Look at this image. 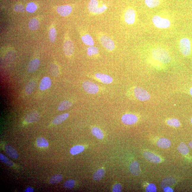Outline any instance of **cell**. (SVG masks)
Here are the masks:
<instances>
[{
  "instance_id": "obj_42",
  "label": "cell",
  "mask_w": 192,
  "mask_h": 192,
  "mask_svg": "<svg viewBox=\"0 0 192 192\" xmlns=\"http://www.w3.org/2000/svg\"><path fill=\"white\" fill-rule=\"evenodd\" d=\"M14 10L17 12H23L24 11V7L21 4H17L14 7Z\"/></svg>"
},
{
  "instance_id": "obj_21",
  "label": "cell",
  "mask_w": 192,
  "mask_h": 192,
  "mask_svg": "<svg viewBox=\"0 0 192 192\" xmlns=\"http://www.w3.org/2000/svg\"><path fill=\"white\" fill-rule=\"evenodd\" d=\"M69 116L68 113H65L62 114L57 116L53 119L52 123L53 124H58L65 120Z\"/></svg>"
},
{
  "instance_id": "obj_40",
  "label": "cell",
  "mask_w": 192,
  "mask_h": 192,
  "mask_svg": "<svg viewBox=\"0 0 192 192\" xmlns=\"http://www.w3.org/2000/svg\"><path fill=\"white\" fill-rule=\"evenodd\" d=\"M145 190L147 192H156V188L155 185L152 183L149 184L146 188Z\"/></svg>"
},
{
  "instance_id": "obj_25",
  "label": "cell",
  "mask_w": 192,
  "mask_h": 192,
  "mask_svg": "<svg viewBox=\"0 0 192 192\" xmlns=\"http://www.w3.org/2000/svg\"><path fill=\"white\" fill-rule=\"evenodd\" d=\"M28 27L31 30H36L38 29L39 27V22L38 20L33 18L30 20L28 24Z\"/></svg>"
},
{
  "instance_id": "obj_26",
  "label": "cell",
  "mask_w": 192,
  "mask_h": 192,
  "mask_svg": "<svg viewBox=\"0 0 192 192\" xmlns=\"http://www.w3.org/2000/svg\"><path fill=\"white\" fill-rule=\"evenodd\" d=\"M81 40L85 44L90 46H93L94 42L93 39L90 35L86 34L81 37Z\"/></svg>"
},
{
  "instance_id": "obj_34",
  "label": "cell",
  "mask_w": 192,
  "mask_h": 192,
  "mask_svg": "<svg viewBox=\"0 0 192 192\" xmlns=\"http://www.w3.org/2000/svg\"><path fill=\"white\" fill-rule=\"evenodd\" d=\"M56 30L54 28H52L50 29L49 32V36L50 41L51 42H54L56 38Z\"/></svg>"
},
{
  "instance_id": "obj_46",
  "label": "cell",
  "mask_w": 192,
  "mask_h": 192,
  "mask_svg": "<svg viewBox=\"0 0 192 192\" xmlns=\"http://www.w3.org/2000/svg\"><path fill=\"white\" fill-rule=\"evenodd\" d=\"M190 94H191V95L192 96V87L191 89H190Z\"/></svg>"
},
{
  "instance_id": "obj_30",
  "label": "cell",
  "mask_w": 192,
  "mask_h": 192,
  "mask_svg": "<svg viewBox=\"0 0 192 192\" xmlns=\"http://www.w3.org/2000/svg\"><path fill=\"white\" fill-rule=\"evenodd\" d=\"M178 151L179 152L184 155H186L189 152V149L188 146L183 142H181L177 147Z\"/></svg>"
},
{
  "instance_id": "obj_1",
  "label": "cell",
  "mask_w": 192,
  "mask_h": 192,
  "mask_svg": "<svg viewBox=\"0 0 192 192\" xmlns=\"http://www.w3.org/2000/svg\"><path fill=\"white\" fill-rule=\"evenodd\" d=\"M152 56L155 59L163 63H168L171 60L168 51L163 48L158 47L152 51Z\"/></svg>"
},
{
  "instance_id": "obj_37",
  "label": "cell",
  "mask_w": 192,
  "mask_h": 192,
  "mask_svg": "<svg viewBox=\"0 0 192 192\" xmlns=\"http://www.w3.org/2000/svg\"><path fill=\"white\" fill-rule=\"evenodd\" d=\"M36 5L33 2L28 3L26 6V10L27 11L30 12H34L37 9Z\"/></svg>"
},
{
  "instance_id": "obj_14",
  "label": "cell",
  "mask_w": 192,
  "mask_h": 192,
  "mask_svg": "<svg viewBox=\"0 0 192 192\" xmlns=\"http://www.w3.org/2000/svg\"><path fill=\"white\" fill-rule=\"evenodd\" d=\"M64 53L67 56H70L73 53L74 51V44L70 40L66 41L63 44Z\"/></svg>"
},
{
  "instance_id": "obj_35",
  "label": "cell",
  "mask_w": 192,
  "mask_h": 192,
  "mask_svg": "<svg viewBox=\"0 0 192 192\" xmlns=\"http://www.w3.org/2000/svg\"><path fill=\"white\" fill-rule=\"evenodd\" d=\"M87 55L90 56L93 55L97 54L99 52L98 48L92 46L87 48Z\"/></svg>"
},
{
  "instance_id": "obj_15",
  "label": "cell",
  "mask_w": 192,
  "mask_h": 192,
  "mask_svg": "<svg viewBox=\"0 0 192 192\" xmlns=\"http://www.w3.org/2000/svg\"><path fill=\"white\" fill-rule=\"evenodd\" d=\"M40 64V61L38 59L36 58L31 60L28 65V71L30 73L34 72L38 69Z\"/></svg>"
},
{
  "instance_id": "obj_9",
  "label": "cell",
  "mask_w": 192,
  "mask_h": 192,
  "mask_svg": "<svg viewBox=\"0 0 192 192\" xmlns=\"http://www.w3.org/2000/svg\"><path fill=\"white\" fill-rule=\"evenodd\" d=\"M39 114L36 111H31L27 113L24 116L25 121L28 123L36 121L40 118Z\"/></svg>"
},
{
  "instance_id": "obj_41",
  "label": "cell",
  "mask_w": 192,
  "mask_h": 192,
  "mask_svg": "<svg viewBox=\"0 0 192 192\" xmlns=\"http://www.w3.org/2000/svg\"><path fill=\"white\" fill-rule=\"evenodd\" d=\"M122 187L121 184H116L113 187V192H120L122 191Z\"/></svg>"
},
{
  "instance_id": "obj_12",
  "label": "cell",
  "mask_w": 192,
  "mask_h": 192,
  "mask_svg": "<svg viewBox=\"0 0 192 192\" xmlns=\"http://www.w3.org/2000/svg\"><path fill=\"white\" fill-rule=\"evenodd\" d=\"M56 10L60 16H66L72 12V8L69 5H61L57 7Z\"/></svg>"
},
{
  "instance_id": "obj_16",
  "label": "cell",
  "mask_w": 192,
  "mask_h": 192,
  "mask_svg": "<svg viewBox=\"0 0 192 192\" xmlns=\"http://www.w3.org/2000/svg\"><path fill=\"white\" fill-rule=\"evenodd\" d=\"M130 172L133 175L138 176L140 173V168L137 161H134L129 166Z\"/></svg>"
},
{
  "instance_id": "obj_38",
  "label": "cell",
  "mask_w": 192,
  "mask_h": 192,
  "mask_svg": "<svg viewBox=\"0 0 192 192\" xmlns=\"http://www.w3.org/2000/svg\"><path fill=\"white\" fill-rule=\"evenodd\" d=\"M0 159L1 161L4 162L7 165L9 166H12L14 165V163L12 162L7 158L6 156L3 155L1 153L0 154Z\"/></svg>"
},
{
  "instance_id": "obj_7",
  "label": "cell",
  "mask_w": 192,
  "mask_h": 192,
  "mask_svg": "<svg viewBox=\"0 0 192 192\" xmlns=\"http://www.w3.org/2000/svg\"><path fill=\"white\" fill-rule=\"evenodd\" d=\"M100 40L103 46L108 50H113L114 49L115 44L113 40L107 36H101Z\"/></svg>"
},
{
  "instance_id": "obj_2",
  "label": "cell",
  "mask_w": 192,
  "mask_h": 192,
  "mask_svg": "<svg viewBox=\"0 0 192 192\" xmlns=\"http://www.w3.org/2000/svg\"><path fill=\"white\" fill-rule=\"evenodd\" d=\"M133 92L135 97L140 101H147L150 99V94L141 87H135L133 89Z\"/></svg>"
},
{
  "instance_id": "obj_27",
  "label": "cell",
  "mask_w": 192,
  "mask_h": 192,
  "mask_svg": "<svg viewBox=\"0 0 192 192\" xmlns=\"http://www.w3.org/2000/svg\"><path fill=\"white\" fill-rule=\"evenodd\" d=\"M49 72L51 75L53 76H57L59 74V69L58 66L55 64H51L49 68Z\"/></svg>"
},
{
  "instance_id": "obj_5",
  "label": "cell",
  "mask_w": 192,
  "mask_h": 192,
  "mask_svg": "<svg viewBox=\"0 0 192 192\" xmlns=\"http://www.w3.org/2000/svg\"><path fill=\"white\" fill-rule=\"evenodd\" d=\"M153 23L156 27L167 28L170 25V21L168 19L161 17L159 16H155L152 18Z\"/></svg>"
},
{
  "instance_id": "obj_3",
  "label": "cell",
  "mask_w": 192,
  "mask_h": 192,
  "mask_svg": "<svg viewBox=\"0 0 192 192\" xmlns=\"http://www.w3.org/2000/svg\"><path fill=\"white\" fill-rule=\"evenodd\" d=\"M181 52L185 56H188L191 52V43L189 39L183 38L181 39L179 45Z\"/></svg>"
},
{
  "instance_id": "obj_47",
  "label": "cell",
  "mask_w": 192,
  "mask_h": 192,
  "mask_svg": "<svg viewBox=\"0 0 192 192\" xmlns=\"http://www.w3.org/2000/svg\"><path fill=\"white\" fill-rule=\"evenodd\" d=\"M191 122L192 123V118L191 119Z\"/></svg>"
},
{
  "instance_id": "obj_32",
  "label": "cell",
  "mask_w": 192,
  "mask_h": 192,
  "mask_svg": "<svg viewBox=\"0 0 192 192\" xmlns=\"http://www.w3.org/2000/svg\"><path fill=\"white\" fill-rule=\"evenodd\" d=\"M36 143L37 146L39 147H46L49 145L47 140L42 137L37 139Z\"/></svg>"
},
{
  "instance_id": "obj_23",
  "label": "cell",
  "mask_w": 192,
  "mask_h": 192,
  "mask_svg": "<svg viewBox=\"0 0 192 192\" xmlns=\"http://www.w3.org/2000/svg\"><path fill=\"white\" fill-rule=\"evenodd\" d=\"M36 86V83L34 81H31L28 82L25 88V92L26 94H31L35 89Z\"/></svg>"
},
{
  "instance_id": "obj_8",
  "label": "cell",
  "mask_w": 192,
  "mask_h": 192,
  "mask_svg": "<svg viewBox=\"0 0 192 192\" xmlns=\"http://www.w3.org/2000/svg\"><path fill=\"white\" fill-rule=\"evenodd\" d=\"M138 118L136 115L131 113H126L122 116L121 120L123 123L126 124H132L136 123Z\"/></svg>"
},
{
  "instance_id": "obj_31",
  "label": "cell",
  "mask_w": 192,
  "mask_h": 192,
  "mask_svg": "<svg viewBox=\"0 0 192 192\" xmlns=\"http://www.w3.org/2000/svg\"><path fill=\"white\" fill-rule=\"evenodd\" d=\"M84 149V147L83 145H76L71 149L70 152L71 154L76 155L82 152Z\"/></svg>"
},
{
  "instance_id": "obj_13",
  "label": "cell",
  "mask_w": 192,
  "mask_h": 192,
  "mask_svg": "<svg viewBox=\"0 0 192 192\" xmlns=\"http://www.w3.org/2000/svg\"><path fill=\"white\" fill-rule=\"evenodd\" d=\"M95 77L99 80L101 83L109 84L113 81V79L111 76L108 75L98 73L95 74Z\"/></svg>"
},
{
  "instance_id": "obj_20",
  "label": "cell",
  "mask_w": 192,
  "mask_h": 192,
  "mask_svg": "<svg viewBox=\"0 0 192 192\" xmlns=\"http://www.w3.org/2000/svg\"><path fill=\"white\" fill-rule=\"evenodd\" d=\"M175 182V180L174 177H167L162 180L161 183V188H163L167 186H169L173 185Z\"/></svg>"
},
{
  "instance_id": "obj_24",
  "label": "cell",
  "mask_w": 192,
  "mask_h": 192,
  "mask_svg": "<svg viewBox=\"0 0 192 192\" xmlns=\"http://www.w3.org/2000/svg\"><path fill=\"white\" fill-rule=\"evenodd\" d=\"M105 174V171L103 169H99L94 172L92 178L94 180H100L104 177Z\"/></svg>"
},
{
  "instance_id": "obj_28",
  "label": "cell",
  "mask_w": 192,
  "mask_h": 192,
  "mask_svg": "<svg viewBox=\"0 0 192 192\" xmlns=\"http://www.w3.org/2000/svg\"><path fill=\"white\" fill-rule=\"evenodd\" d=\"M92 134L94 136L97 137L99 139H101L104 136L103 132L100 129L97 127H94L91 130Z\"/></svg>"
},
{
  "instance_id": "obj_6",
  "label": "cell",
  "mask_w": 192,
  "mask_h": 192,
  "mask_svg": "<svg viewBox=\"0 0 192 192\" xmlns=\"http://www.w3.org/2000/svg\"><path fill=\"white\" fill-rule=\"evenodd\" d=\"M82 87L85 92L91 94L97 93L99 90V87L97 84L89 81H84Z\"/></svg>"
},
{
  "instance_id": "obj_44",
  "label": "cell",
  "mask_w": 192,
  "mask_h": 192,
  "mask_svg": "<svg viewBox=\"0 0 192 192\" xmlns=\"http://www.w3.org/2000/svg\"><path fill=\"white\" fill-rule=\"evenodd\" d=\"M33 189L30 187H28L25 191V192H33Z\"/></svg>"
},
{
  "instance_id": "obj_39",
  "label": "cell",
  "mask_w": 192,
  "mask_h": 192,
  "mask_svg": "<svg viewBox=\"0 0 192 192\" xmlns=\"http://www.w3.org/2000/svg\"><path fill=\"white\" fill-rule=\"evenodd\" d=\"M75 183V181L74 180H69L64 183V186L65 188H72L74 187Z\"/></svg>"
},
{
  "instance_id": "obj_19",
  "label": "cell",
  "mask_w": 192,
  "mask_h": 192,
  "mask_svg": "<svg viewBox=\"0 0 192 192\" xmlns=\"http://www.w3.org/2000/svg\"><path fill=\"white\" fill-rule=\"evenodd\" d=\"M171 144L170 141L168 139L161 138L156 141V145L158 146L163 148H167L170 147Z\"/></svg>"
},
{
  "instance_id": "obj_11",
  "label": "cell",
  "mask_w": 192,
  "mask_h": 192,
  "mask_svg": "<svg viewBox=\"0 0 192 192\" xmlns=\"http://www.w3.org/2000/svg\"><path fill=\"white\" fill-rule=\"evenodd\" d=\"M143 156L146 159L154 163H158L161 161V159L159 156L156 155L149 151H145L143 152Z\"/></svg>"
},
{
  "instance_id": "obj_48",
  "label": "cell",
  "mask_w": 192,
  "mask_h": 192,
  "mask_svg": "<svg viewBox=\"0 0 192 192\" xmlns=\"http://www.w3.org/2000/svg\"></svg>"
},
{
  "instance_id": "obj_22",
  "label": "cell",
  "mask_w": 192,
  "mask_h": 192,
  "mask_svg": "<svg viewBox=\"0 0 192 192\" xmlns=\"http://www.w3.org/2000/svg\"><path fill=\"white\" fill-rule=\"evenodd\" d=\"M72 104L71 101L68 100L62 101L58 105V110L59 111H63L68 109L72 106Z\"/></svg>"
},
{
  "instance_id": "obj_45",
  "label": "cell",
  "mask_w": 192,
  "mask_h": 192,
  "mask_svg": "<svg viewBox=\"0 0 192 192\" xmlns=\"http://www.w3.org/2000/svg\"><path fill=\"white\" fill-rule=\"evenodd\" d=\"M188 145H189V147L192 149V141L188 143Z\"/></svg>"
},
{
  "instance_id": "obj_4",
  "label": "cell",
  "mask_w": 192,
  "mask_h": 192,
  "mask_svg": "<svg viewBox=\"0 0 192 192\" xmlns=\"http://www.w3.org/2000/svg\"><path fill=\"white\" fill-rule=\"evenodd\" d=\"M98 2L97 0H90L88 5L89 11L96 14H100L104 12L107 9L105 5L100 7H98Z\"/></svg>"
},
{
  "instance_id": "obj_18",
  "label": "cell",
  "mask_w": 192,
  "mask_h": 192,
  "mask_svg": "<svg viewBox=\"0 0 192 192\" xmlns=\"http://www.w3.org/2000/svg\"><path fill=\"white\" fill-rule=\"evenodd\" d=\"M4 151L6 154L11 158L16 159L18 157V154L15 149L8 145H6L4 147Z\"/></svg>"
},
{
  "instance_id": "obj_43",
  "label": "cell",
  "mask_w": 192,
  "mask_h": 192,
  "mask_svg": "<svg viewBox=\"0 0 192 192\" xmlns=\"http://www.w3.org/2000/svg\"><path fill=\"white\" fill-rule=\"evenodd\" d=\"M164 191L165 192H173V190L169 186L165 187L163 188Z\"/></svg>"
},
{
  "instance_id": "obj_36",
  "label": "cell",
  "mask_w": 192,
  "mask_h": 192,
  "mask_svg": "<svg viewBox=\"0 0 192 192\" xmlns=\"http://www.w3.org/2000/svg\"><path fill=\"white\" fill-rule=\"evenodd\" d=\"M167 123L169 125L173 126L175 127H179L180 125V123L177 119L176 118H172L169 119L167 121Z\"/></svg>"
},
{
  "instance_id": "obj_29",
  "label": "cell",
  "mask_w": 192,
  "mask_h": 192,
  "mask_svg": "<svg viewBox=\"0 0 192 192\" xmlns=\"http://www.w3.org/2000/svg\"><path fill=\"white\" fill-rule=\"evenodd\" d=\"M63 177L60 174H56L51 177L49 179V182L51 184H57L60 182Z\"/></svg>"
},
{
  "instance_id": "obj_33",
  "label": "cell",
  "mask_w": 192,
  "mask_h": 192,
  "mask_svg": "<svg viewBox=\"0 0 192 192\" xmlns=\"http://www.w3.org/2000/svg\"><path fill=\"white\" fill-rule=\"evenodd\" d=\"M146 5L149 8H154L159 5V0H145Z\"/></svg>"
},
{
  "instance_id": "obj_17",
  "label": "cell",
  "mask_w": 192,
  "mask_h": 192,
  "mask_svg": "<svg viewBox=\"0 0 192 192\" xmlns=\"http://www.w3.org/2000/svg\"><path fill=\"white\" fill-rule=\"evenodd\" d=\"M51 84V79L47 76H45L41 80L39 85V88L41 90H45L49 88L50 87Z\"/></svg>"
},
{
  "instance_id": "obj_10",
  "label": "cell",
  "mask_w": 192,
  "mask_h": 192,
  "mask_svg": "<svg viewBox=\"0 0 192 192\" xmlns=\"http://www.w3.org/2000/svg\"><path fill=\"white\" fill-rule=\"evenodd\" d=\"M135 12L132 8H129L124 14V20L127 24H133L135 22Z\"/></svg>"
}]
</instances>
